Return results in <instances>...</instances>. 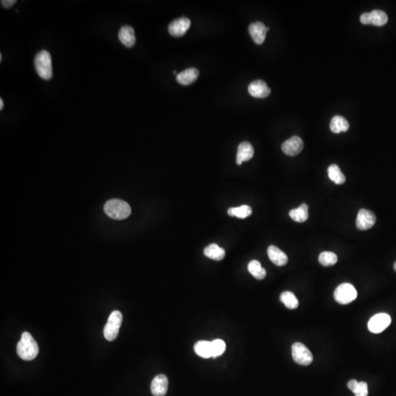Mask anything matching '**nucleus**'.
Here are the masks:
<instances>
[{
	"label": "nucleus",
	"mask_w": 396,
	"mask_h": 396,
	"mask_svg": "<svg viewBox=\"0 0 396 396\" xmlns=\"http://www.w3.org/2000/svg\"><path fill=\"white\" fill-rule=\"evenodd\" d=\"M252 208L249 205H244L240 207L231 208L228 209V215L231 217H237L240 219H245L252 214Z\"/></svg>",
	"instance_id": "nucleus-25"
},
{
	"label": "nucleus",
	"mask_w": 396,
	"mask_h": 396,
	"mask_svg": "<svg viewBox=\"0 0 396 396\" xmlns=\"http://www.w3.org/2000/svg\"><path fill=\"white\" fill-rule=\"evenodd\" d=\"M249 94L254 98H266L271 94V90L263 80H255L248 87Z\"/></svg>",
	"instance_id": "nucleus-12"
},
{
	"label": "nucleus",
	"mask_w": 396,
	"mask_h": 396,
	"mask_svg": "<svg viewBox=\"0 0 396 396\" xmlns=\"http://www.w3.org/2000/svg\"><path fill=\"white\" fill-rule=\"evenodd\" d=\"M205 256L215 260H222L225 256V251L223 248L218 246L216 244H211L204 249Z\"/></svg>",
	"instance_id": "nucleus-20"
},
{
	"label": "nucleus",
	"mask_w": 396,
	"mask_h": 396,
	"mask_svg": "<svg viewBox=\"0 0 396 396\" xmlns=\"http://www.w3.org/2000/svg\"><path fill=\"white\" fill-rule=\"evenodd\" d=\"M173 74H177V71H173ZM177 75H178V74H177Z\"/></svg>",
	"instance_id": "nucleus-35"
},
{
	"label": "nucleus",
	"mask_w": 396,
	"mask_h": 396,
	"mask_svg": "<svg viewBox=\"0 0 396 396\" xmlns=\"http://www.w3.org/2000/svg\"><path fill=\"white\" fill-rule=\"evenodd\" d=\"M168 388V379L164 374L157 375L152 381L150 385L152 394L154 396H164Z\"/></svg>",
	"instance_id": "nucleus-14"
},
{
	"label": "nucleus",
	"mask_w": 396,
	"mask_h": 396,
	"mask_svg": "<svg viewBox=\"0 0 396 396\" xmlns=\"http://www.w3.org/2000/svg\"><path fill=\"white\" fill-rule=\"evenodd\" d=\"M349 129V123L344 117L336 115L330 122V129L333 133L339 134L346 132Z\"/></svg>",
	"instance_id": "nucleus-19"
},
{
	"label": "nucleus",
	"mask_w": 396,
	"mask_h": 396,
	"mask_svg": "<svg viewBox=\"0 0 396 396\" xmlns=\"http://www.w3.org/2000/svg\"><path fill=\"white\" fill-rule=\"evenodd\" d=\"M268 256L274 264L278 266H285L288 263V256L284 252L274 245L268 248Z\"/></svg>",
	"instance_id": "nucleus-17"
},
{
	"label": "nucleus",
	"mask_w": 396,
	"mask_h": 396,
	"mask_svg": "<svg viewBox=\"0 0 396 396\" xmlns=\"http://www.w3.org/2000/svg\"><path fill=\"white\" fill-rule=\"evenodd\" d=\"M195 351L198 356H201L202 358L211 357L212 356V353H211V342L206 341H198L194 346Z\"/></svg>",
	"instance_id": "nucleus-22"
},
{
	"label": "nucleus",
	"mask_w": 396,
	"mask_h": 396,
	"mask_svg": "<svg viewBox=\"0 0 396 396\" xmlns=\"http://www.w3.org/2000/svg\"><path fill=\"white\" fill-rule=\"evenodd\" d=\"M35 68L39 77L44 80H50L52 77V64L51 54L47 50L39 51L34 59Z\"/></svg>",
	"instance_id": "nucleus-3"
},
{
	"label": "nucleus",
	"mask_w": 396,
	"mask_h": 396,
	"mask_svg": "<svg viewBox=\"0 0 396 396\" xmlns=\"http://www.w3.org/2000/svg\"><path fill=\"white\" fill-rule=\"evenodd\" d=\"M388 21V15L385 12L380 10H374L371 13H362L360 16V21L363 24H373V25H385Z\"/></svg>",
	"instance_id": "nucleus-8"
},
{
	"label": "nucleus",
	"mask_w": 396,
	"mask_h": 396,
	"mask_svg": "<svg viewBox=\"0 0 396 396\" xmlns=\"http://www.w3.org/2000/svg\"><path fill=\"white\" fill-rule=\"evenodd\" d=\"M318 261L324 266H333L338 261V256L334 252H323L318 257Z\"/></svg>",
	"instance_id": "nucleus-27"
},
{
	"label": "nucleus",
	"mask_w": 396,
	"mask_h": 396,
	"mask_svg": "<svg viewBox=\"0 0 396 396\" xmlns=\"http://www.w3.org/2000/svg\"><path fill=\"white\" fill-rule=\"evenodd\" d=\"M391 324V317L390 315L387 313H379L371 317L368 321V330L371 333L378 334L386 330Z\"/></svg>",
	"instance_id": "nucleus-7"
},
{
	"label": "nucleus",
	"mask_w": 396,
	"mask_h": 396,
	"mask_svg": "<svg viewBox=\"0 0 396 396\" xmlns=\"http://www.w3.org/2000/svg\"><path fill=\"white\" fill-rule=\"evenodd\" d=\"M304 147V143L301 138L294 136L286 140L282 145V150L288 156H295L301 153Z\"/></svg>",
	"instance_id": "nucleus-10"
},
{
	"label": "nucleus",
	"mask_w": 396,
	"mask_h": 396,
	"mask_svg": "<svg viewBox=\"0 0 396 396\" xmlns=\"http://www.w3.org/2000/svg\"><path fill=\"white\" fill-rule=\"evenodd\" d=\"M16 0H1V4L4 8H10L16 4Z\"/></svg>",
	"instance_id": "nucleus-30"
},
{
	"label": "nucleus",
	"mask_w": 396,
	"mask_h": 396,
	"mask_svg": "<svg viewBox=\"0 0 396 396\" xmlns=\"http://www.w3.org/2000/svg\"><path fill=\"white\" fill-rule=\"evenodd\" d=\"M191 21L188 18L181 17L173 20L168 27L169 33L174 37H181L190 28Z\"/></svg>",
	"instance_id": "nucleus-11"
},
{
	"label": "nucleus",
	"mask_w": 396,
	"mask_h": 396,
	"mask_svg": "<svg viewBox=\"0 0 396 396\" xmlns=\"http://www.w3.org/2000/svg\"><path fill=\"white\" fill-rule=\"evenodd\" d=\"M118 38L120 42L126 47H132L136 42L135 30L131 26H123L119 30Z\"/></svg>",
	"instance_id": "nucleus-15"
},
{
	"label": "nucleus",
	"mask_w": 396,
	"mask_h": 396,
	"mask_svg": "<svg viewBox=\"0 0 396 396\" xmlns=\"http://www.w3.org/2000/svg\"><path fill=\"white\" fill-rule=\"evenodd\" d=\"M308 205L306 203H302L298 208L290 211L289 216L295 222H304L308 219Z\"/></svg>",
	"instance_id": "nucleus-21"
},
{
	"label": "nucleus",
	"mask_w": 396,
	"mask_h": 396,
	"mask_svg": "<svg viewBox=\"0 0 396 396\" xmlns=\"http://www.w3.org/2000/svg\"><path fill=\"white\" fill-rule=\"evenodd\" d=\"M16 350L19 357L26 361L33 360L39 353L37 342L27 332H24L21 336Z\"/></svg>",
	"instance_id": "nucleus-1"
},
{
	"label": "nucleus",
	"mask_w": 396,
	"mask_h": 396,
	"mask_svg": "<svg viewBox=\"0 0 396 396\" xmlns=\"http://www.w3.org/2000/svg\"><path fill=\"white\" fill-rule=\"evenodd\" d=\"M249 33L254 42L260 45L264 42L267 30L263 23L256 21V22L252 23L249 26Z\"/></svg>",
	"instance_id": "nucleus-13"
},
{
	"label": "nucleus",
	"mask_w": 396,
	"mask_h": 396,
	"mask_svg": "<svg viewBox=\"0 0 396 396\" xmlns=\"http://www.w3.org/2000/svg\"><path fill=\"white\" fill-rule=\"evenodd\" d=\"M353 393H354L355 396H368V384L365 382H359L355 391Z\"/></svg>",
	"instance_id": "nucleus-29"
},
{
	"label": "nucleus",
	"mask_w": 396,
	"mask_h": 396,
	"mask_svg": "<svg viewBox=\"0 0 396 396\" xmlns=\"http://www.w3.org/2000/svg\"><path fill=\"white\" fill-rule=\"evenodd\" d=\"M292 356L294 360L298 365H310L313 362V356L311 351L301 343H295L292 346Z\"/></svg>",
	"instance_id": "nucleus-6"
},
{
	"label": "nucleus",
	"mask_w": 396,
	"mask_h": 396,
	"mask_svg": "<svg viewBox=\"0 0 396 396\" xmlns=\"http://www.w3.org/2000/svg\"><path fill=\"white\" fill-rule=\"evenodd\" d=\"M253 155L254 148L252 145L248 142H243L238 147L237 164L241 165L244 161L250 160Z\"/></svg>",
	"instance_id": "nucleus-16"
},
{
	"label": "nucleus",
	"mask_w": 396,
	"mask_h": 396,
	"mask_svg": "<svg viewBox=\"0 0 396 396\" xmlns=\"http://www.w3.org/2000/svg\"><path fill=\"white\" fill-rule=\"evenodd\" d=\"M199 76V71L196 68H190L178 74L176 79L182 85H189L196 82Z\"/></svg>",
	"instance_id": "nucleus-18"
},
{
	"label": "nucleus",
	"mask_w": 396,
	"mask_h": 396,
	"mask_svg": "<svg viewBox=\"0 0 396 396\" xmlns=\"http://www.w3.org/2000/svg\"><path fill=\"white\" fill-rule=\"evenodd\" d=\"M280 301L290 310L296 309L298 306V301L295 294L291 292H284L280 295Z\"/></svg>",
	"instance_id": "nucleus-26"
},
{
	"label": "nucleus",
	"mask_w": 396,
	"mask_h": 396,
	"mask_svg": "<svg viewBox=\"0 0 396 396\" xmlns=\"http://www.w3.org/2000/svg\"><path fill=\"white\" fill-rule=\"evenodd\" d=\"M357 292L349 283H343L337 287L334 292L335 299L341 304H347L356 299Z\"/></svg>",
	"instance_id": "nucleus-5"
},
{
	"label": "nucleus",
	"mask_w": 396,
	"mask_h": 396,
	"mask_svg": "<svg viewBox=\"0 0 396 396\" xmlns=\"http://www.w3.org/2000/svg\"><path fill=\"white\" fill-rule=\"evenodd\" d=\"M394 269H395V271L396 272V262L395 263V264H394Z\"/></svg>",
	"instance_id": "nucleus-34"
},
{
	"label": "nucleus",
	"mask_w": 396,
	"mask_h": 396,
	"mask_svg": "<svg viewBox=\"0 0 396 396\" xmlns=\"http://www.w3.org/2000/svg\"><path fill=\"white\" fill-rule=\"evenodd\" d=\"M248 271L252 276L257 280H263L266 276V269H263L260 262L256 260L249 262L248 264Z\"/></svg>",
	"instance_id": "nucleus-24"
},
{
	"label": "nucleus",
	"mask_w": 396,
	"mask_h": 396,
	"mask_svg": "<svg viewBox=\"0 0 396 396\" xmlns=\"http://www.w3.org/2000/svg\"><path fill=\"white\" fill-rule=\"evenodd\" d=\"M376 220V215L372 211L362 208L359 210L356 217V227L359 230L366 231L375 225Z\"/></svg>",
	"instance_id": "nucleus-9"
},
{
	"label": "nucleus",
	"mask_w": 396,
	"mask_h": 396,
	"mask_svg": "<svg viewBox=\"0 0 396 396\" xmlns=\"http://www.w3.org/2000/svg\"><path fill=\"white\" fill-rule=\"evenodd\" d=\"M358 383H359V382L355 380V379L350 380L349 382H348V389L352 391V392H354V391H355L356 387H357Z\"/></svg>",
	"instance_id": "nucleus-31"
},
{
	"label": "nucleus",
	"mask_w": 396,
	"mask_h": 396,
	"mask_svg": "<svg viewBox=\"0 0 396 396\" xmlns=\"http://www.w3.org/2000/svg\"><path fill=\"white\" fill-rule=\"evenodd\" d=\"M123 321L122 313L118 310H114L109 318L103 330V335L108 341H113L118 336L119 330Z\"/></svg>",
	"instance_id": "nucleus-4"
},
{
	"label": "nucleus",
	"mask_w": 396,
	"mask_h": 396,
	"mask_svg": "<svg viewBox=\"0 0 396 396\" xmlns=\"http://www.w3.org/2000/svg\"><path fill=\"white\" fill-rule=\"evenodd\" d=\"M108 217L115 220H123L130 216L132 208L129 203L120 199H112L107 201L103 207Z\"/></svg>",
	"instance_id": "nucleus-2"
},
{
	"label": "nucleus",
	"mask_w": 396,
	"mask_h": 396,
	"mask_svg": "<svg viewBox=\"0 0 396 396\" xmlns=\"http://www.w3.org/2000/svg\"><path fill=\"white\" fill-rule=\"evenodd\" d=\"M3 107H4V102L2 99H0V110H2Z\"/></svg>",
	"instance_id": "nucleus-32"
},
{
	"label": "nucleus",
	"mask_w": 396,
	"mask_h": 396,
	"mask_svg": "<svg viewBox=\"0 0 396 396\" xmlns=\"http://www.w3.org/2000/svg\"><path fill=\"white\" fill-rule=\"evenodd\" d=\"M211 345L212 357L214 358L222 355L225 352V348H226V344L221 339L214 340L211 341Z\"/></svg>",
	"instance_id": "nucleus-28"
},
{
	"label": "nucleus",
	"mask_w": 396,
	"mask_h": 396,
	"mask_svg": "<svg viewBox=\"0 0 396 396\" xmlns=\"http://www.w3.org/2000/svg\"><path fill=\"white\" fill-rule=\"evenodd\" d=\"M1 59H2V56H1V54H0V61H1Z\"/></svg>",
	"instance_id": "nucleus-33"
},
{
	"label": "nucleus",
	"mask_w": 396,
	"mask_h": 396,
	"mask_svg": "<svg viewBox=\"0 0 396 396\" xmlns=\"http://www.w3.org/2000/svg\"><path fill=\"white\" fill-rule=\"evenodd\" d=\"M328 176L330 179L336 184H343L345 183L346 177L344 173L341 172V169L337 164H332L329 167Z\"/></svg>",
	"instance_id": "nucleus-23"
}]
</instances>
